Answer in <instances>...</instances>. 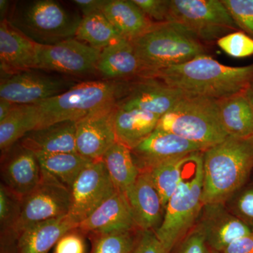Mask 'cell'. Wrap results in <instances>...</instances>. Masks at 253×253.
Listing matches in <instances>:
<instances>
[{"label": "cell", "instance_id": "16", "mask_svg": "<svg viewBox=\"0 0 253 253\" xmlns=\"http://www.w3.org/2000/svg\"><path fill=\"white\" fill-rule=\"evenodd\" d=\"M206 148L169 131L155 129L141 144L131 150L139 170L173 158L204 152Z\"/></svg>", "mask_w": 253, "mask_h": 253}, {"label": "cell", "instance_id": "20", "mask_svg": "<svg viewBox=\"0 0 253 253\" xmlns=\"http://www.w3.org/2000/svg\"><path fill=\"white\" fill-rule=\"evenodd\" d=\"M78 228L86 236L139 230L126 195L118 190Z\"/></svg>", "mask_w": 253, "mask_h": 253}, {"label": "cell", "instance_id": "32", "mask_svg": "<svg viewBox=\"0 0 253 253\" xmlns=\"http://www.w3.org/2000/svg\"><path fill=\"white\" fill-rule=\"evenodd\" d=\"M31 131L23 105H16L9 116L0 122V149L1 154Z\"/></svg>", "mask_w": 253, "mask_h": 253}, {"label": "cell", "instance_id": "26", "mask_svg": "<svg viewBox=\"0 0 253 253\" xmlns=\"http://www.w3.org/2000/svg\"><path fill=\"white\" fill-rule=\"evenodd\" d=\"M159 116L141 110L117 106L114 118L116 141L133 150L156 129Z\"/></svg>", "mask_w": 253, "mask_h": 253}, {"label": "cell", "instance_id": "45", "mask_svg": "<svg viewBox=\"0 0 253 253\" xmlns=\"http://www.w3.org/2000/svg\"><path fill=\"white\" fill-rule=\"evenodd\" d=\"M11 6H10V1L7 0H1L0 1V16H1V21L6 19V16H8V12L11 10Z\"/></svg>", "mask_w": 253, "mask_h": 253}, {"label": "cell", "instance_id": "11", "mask_svg": "<svg viewBox=\"0 0 253 253\" xmlns=\"http://www.w3.org/2000/svg\"><path fill=\"white\" fill-rule=\"evenodd\" d=\"M116 191L102 161H91L71 187L68 217L79 225Z\"/></svg>", "mask_w": 253, "mask_h": 253}, {"label": "cell", "instance_id": "29", "mask_svg": "<svg viewBox=\"0 0 253 253\" xmlns=\"http://www.w3.org/2000/svg\"><path fill=\"white\" fill-rule=\"evenodd\" d=\"M75 38L100 51L125 39L102 11L83 17Z\"/></svg>", "mask_w": 253, "mask_h": 253}, {"label": "cell", "instance_id": "8", "mask_svg": "<svg viewBox=\"0 0 253 253\" xmlns=\"http://www.w3.org/2000/svg\"><path fill=\"white\" fill-rule=\"evenodd\" d=\"M168 22L179 25L199 40L219 39L236 28L219 0H169Z\"/></svg>", "mask_w": 253, "mask_h": 253}, {"label": "cell", "instance_id": "3", "mask_svg": "<svg viewBox=\"0 0 253 253\" xmlns=\"http://www.w3.org/2000/svg\"><path fill=\"white\" fill-rule=\"evenodd\" d=\"M204 205L224 204L249 177L253 168V136H227L203 153Z\"/></svg>", "mask_w": 253, "mask_h": 253}, {"label": "cell", "instance_id": "2", "mask_svg": "<svg viewBox=\"0 0 253 253\" xmlns=\"http://www.w3.org/2000/svg\"><path fill=\"white\" fill-rule=\"evenodd\" d=\"M126 84L105 80L86 81L41 102L23 105L31 131L56 123L77 122L93 111L116 102L124 92Z\"/></svg>", "mask_w": 253, "mask_h": 253}, {"label": "cell", "instance_id": "19", "mask_svg": "<svg viewBox=\"0 0 253 253\" xmlns=\"http://www.w3.org/2000/svg\"><path fill=\"white\" fill-rule=\"evenodd\" d=\"M125 195L137 229L157 230L164 217L165 208L147 171L140 170L134 185Z\"/></svg>", "mask_w": 253, "mask_h": 253}, {"label": "cell", "instance_id": "25", "mask_svg": "<svg viewBox=\"0 0 253 253\" xmlns=\"http://www.w3.org/2000/svg\"><path fill=\"white\" fill-rule=\"evenodd\" d=\"M102 12L123 38L130 42L147 33L156 23L133 0H106Z\"/></svg>", "mask_w": 253, "mask_h": 253}, {"label": "cell", "instance_id": "7", "mask_svg": "<svg viewBox=\"0 0 253 253\" xmlns=\"http://www.w3.org/2000/svg\"><path fill=\"white\" fill-rule=\"evenodd\" d=\"M156 129L173 133L206 149L229 136L219 119L218 100L191 94L161 116Z\"/></svg>", "mask_w": 253, "mask_h": 253}, {"label": "cell", "instance_id": "46", "mask_svg": "<svg viewBox=\"0 0 253 253\" xmlns=\"http://www.w3.org/2000/svg\"><path fill=\"white\" fill-rule=\"evenodd\" d=\"M250 89H251V92H252L253 95V82L251 83V85H250Z\"/></svg>", "mask_w": 253, "mask_h": 253}, {"label": "cell", "instance_id": "35", "mask_svg": "<svg viewBox=\"0 0 253 253\" xmlns=\"http://www.w3.org/2000/svg\"><path fill=\"white\" fill-rule=\"evenodd\" d=\"M236 26L253 36V0H221Z\"/></svg>", "mask_w": 253, "mask_h": 253}, {"label": "cell", "instance_id": "42", "mask_svg": "<svg viewBox=\"0 0 253 253\" xmlns=\"http://www.w3.org/2000/svg\"><path fill=\"white\" fill-rule=\"evenodd\" d=\"M237 210L241 216L253 220V190L246 191L239 198Z\"/></svg>", "mask_w": 253, "mask_h": 253}, {"label": "cell", "instance_id": "34", "mask_svg": "<svg viewBox=\"0 0 253 253\" xmlns=\"http://www.w3.org/2000/svg\"><path fill=\"white\" fill-rule=\"evenodd\" d=\"M217 45L223 51L234 58L253 55V39L243 32H233L217 40Z\"/></svg>", "mask_w": 253, "mask_h": 253}, {"label": "cell", "instance_id": "1", "mask_svg": "<svg viewBox=\"0 0 253 253\" xmlns=\"http://www.w3.org/2000/svg\"><path fill=\"white\" fill-rule=\"evenodd\" d=\"M188 94L219 100L247 89L253 82V64L234 67L207 54L160 70L151 77Z\"/></svg>", "mask_w": 253, "mask_h": 253}, {"label": "cell", "instance_id": "37", "mask_svg": "<svg viewBox=\"0 0 253 253\" xmlns=\"http://www.w3.org/2000/svg\"><path fill=\"white\" fill-rule=\"evenodd\" d=\"M85 236L78 227L68 231L56 243L54 253H89L86 251Z\"/></svg>", "mask_w": 253, "mask_h": 253}, {"label": "cell", "instance_id": "30", "mask_svg": "<svg viewBox=\"0 0 253 253\" xmlns=\"http://www.w3.org/2000/svg\"><path fill=\"white\" fill-rule=\"evenodd\" d=\"M189 156L190 155L173 158L144 169L149 173L155 188L162 199L165 210L168 201L182 180Z\"/></svg>", "mask_w": 253, "mask_h": 253}, {"label": "cell", "instance_id": "23", "mask_svg": "<svg viewBox=\"0 0 253 253\" xmlns=\"http://www.w3.org/2000/svg\"><path fill=\"white\" fill-rule=\"evenodd\" d=\"M36 154L78 153L76 122L67 121L35 129L18 141Z\"/></svg>", "mask_w": 253, "mask_h": 253}, {"label": "cell", "instance_id": "44", "mask_svg": "<svg viewBox=\"0 0 253 253\" xmlns=\"http://www.w3.org/2000/svg\"><path fill=\"white\" fill-rule=\"evenodd\" d=\"M0 253H15L14 241L7 236H1V248Z\"/></svg>", "mask_w": 253, "mask_h": 253}, {"label": "cell", "instance_id": "36", "mask_svg": "<svg viewBox=\"0 0 253 253\" xmlns=\"http://www.w3.org/2000/svg\"><path fill=\"white\" fill-rule=\"evenodd\" d=\"M172 251H174L173 253H211V249L208 246L204 232L198 224Z\"/></svg>", "mask_w": 253, "mask_h": 253}, {"label": "cell", "instance_id": "17", "mask_svg": "<svg viewBox=\"0 0 253 253\" xmlns=\"http://www.w3.org/2000/svg\"><path fill=\"white\" fill-rule=\"evenodd\" d=\"M198 225L204 232L210 249L222 253L236 240L253 232L239 218L226 211L224 204L204 205Z\"/></svg>", "mask_w": 253, "mask_h": 253}, {"label": "cell", "instance_id": "15", "mask_svg": "<svg viewBox=\"0 0 253 253\" xmlns=\"http://www.w3.org/2000/svg\"><path fill=\"white\" fill-rule=\"evenodd\" d=\"M1 175L2 184L23 199L39 185L42 172L36 154L18 142L1 154Z\"/></svg>", "mask_w": 253, "mask_h": 253}, {"label": "cell", "instance_id": "39", "mask_svg": "<svg viewBox=\"0 0 253 253\" xmlns=\"http://www.w3.org/2000/svg\"><path fill=\"white\" fill-rule=\"evenodd\" d=\"M131 253H168L154 231H139L134 249Z\"/></svg>", "mask_w": 253, "mask_h": 253}, {"label": "cell", "instance_id": "4", "mask_svg": "<svg viewBox=\"0 0 253 253\" xmlns=\"http://www.w3.org/2000/svg\"><path fill=\"white\" fill-rule=\"evenodd\" d=\"M203 153L190 155L182 180L168 201L162 222L155 231L168 253L194 227L204 208Z\"/></svg>", "mask_w": 253, "mask_h": 253}, {"label": "cell", "instance_id": "38", "mask_svg": "<svg viewBox=\"0 0 253 253\" xmlns=\"http://www.w3.org/2000/svg\"><path fill=\"white\" fill-rule=\"evenodd\" d=\"M148 16L156 23L168 22L169 0H133Z\"/></svg>", "mask_w": 253, "mask_h": 253}, {"label": "cell", "instance_id": "24", "mask_svg": "<svg viewBox=\"0 0 253 253\" xmlns=\"http://www.w3.org/2000/svg\"><path fill=\"white\" fill-rule=\"evenodd\" d=\"M219 119L228 136L236 138L253 136V95L247 89L218 100Z\"/></svg>", "mask_w": 253, "mask_h": 253}, {"label": "cell", "instance_id": "47", "mask_svg": "<svg viewBox=\"0 0 253 253\" xmlns=\"http://www.w3.org/2000/svg\"><path fill=\"white\" fill-rule=\"evenodd\" d=\"M211 253H220L216 252V251H212V250H211Z\"/></svg>", "mask_w": 253, "mask_h": 253}, {"label": "cell", "instance_id": "31", "mask_svg": "<svg viewBox=\"0 0 253 253\" xmlns=\"http://www.w3.org/2000/svg\"><path fill=\"white\" fill-rule=\"evenodd\" d=\"M139 230L111 234H89V253H131Z\"/></svg>", "mask_w": 253, "mask_h": 253}, {"label": "cell", "instance_id": "28", "mask_svg": "<svg viewBox=\"0 0 253 253\" xmlns=\"http://www.w3.org/2000/svg\"><path fill=\"white\" fill-rule=\"evenodd\" d=\"M42 171L71 189L75 181L91 160L78 153L36 154Z\"/></svg>", "mask_w": 253, "mask_h": 253}, {"label": "cell", "instance_id": "43", "mask_svg": "<svg viewBox=\"0 0 253 253\" xmlns=\"http://www.w3.org/2000/svg\"><path fill=\"white\" fill-rule=\"evenodd\" d=\"M16 106V104H13L11 101L0 99V122L4 121Z\"/></svg>", "mask_w": 253, "mask_h": 253}, {"label": "cell", "instance_id": "41", "mask_svg": "<svg viewBox=\"0 0 253 253\" xmlns=\"http://www.w3.org/2000/svg\"><path fill=\"white\" fill-rule=\"evenodd\" d=\"M72 2L81 10L83 14L82 16L85 17L94 13L102 11L106 0H74Z\"/></svg>", "mask_w": 253, "mask_h": 253}, {"label": "cell", "instance_id": "10", "mask_svg": "<svg viewBox=\"0 0 253 253\" xmlns=\"http://www.w3.org/2000/svg\"><path fill=\"white\" fill-rule=\"evenodd\" d=\"M71 204V189L42 172L39 185L23 198L19 219L9 234L13 236L37 223L67 216Z\"/></svg>", "mask_w": 253, "mask_h": 253}, {"label": "cell", "instance_id": "40", "mask_svg": "<svg viewBox=\"0 0 253 253\" xmlns=\"http://www.w3.org/2000/svg\"><path fill=\"white\" fill-rule=\"evenodd\" d=\"M221 253H253V231L236 240Z\"/></svg>", "mask_w": 253, "mask_h": 253}, {"label": "cell", "instance_id": "12", "mask_svg": "<svg viewBox=\"0 0 253 253\" xmlns=\"http://www.w3.org/2000/svg\"><path fill=\"white\" fill-rule=\"evenodd\" d=\"M100 52L76 38L54 45H40L37 69L69 76L91 74L96 71Z\"/></svg>", "mask_w": 253, "mask_h": 253}, {"label": "cell", "instance_id": "27", "mask_svg": "<svg viewBox=\"0 0 253 253\" xmlns=\"http://www.w3.org/2000/svg\"><path fill=\"white\" fill-rule=\"evenodd\" d=\"M101 161L116 190L126 194L134 185L140 173L131 150L116 142L104 154Z\"/></svg>", "mask_w": 253, "mask_h": 253}, {"label": "cell", "instance_id": "22", "mask_svg": "<svg viewBox=\"0 0 253 253\" xmlns=\"http://www.w3.org/2000/svg\"><path fill=\"white\" fill-rule=\"evenodd\" d=\"M96 71L105 81L142 78L144 70L131 42L123 39L101 50Z\"/></svg>", "mask_w": 253, "mask_h": 253}, {"label": "cell", "instance_id": "18", "mask_svg": "<svg viewBox=\"0 0 253 253\" xmlns=\"http://www.w3.org/2000/svg\"><path fill=\"white\" fill-rule=\"evenodd\" d=\"M40 44L24 36L7 19L0 23V69L1 74L37 69Z\"/></svg>", "mask_w": 253, "mask_h": 253}, {"label": "cell", "instance_id": "6", "mask_svg": "<svg viewBox=\"0 0 253 253\" xmlns=\"http://www.w3.org/2000/svg\"><path fill=\"white\" fill-rule=\"evenodd\" d=\"M131 43L144 70L142 78L206 54L199 38L172 22L155 23Z\"/></svg>", "mask_w": 253, "mask_h": 253}, {"label": "cell", "instance_id": "33", "mask_svg": "<svg viewBox=\"0 0 253 253\" xmlns=\"http://www.w3.org/2000/svg\"><path fill=\"white\" fill-rule=\"evenodd\" d=\"M22 199L0 184V225L1 234H9L17 224L21 212Z\"/></svg>", "mask_w": 253, "mask_h": 253}, {"label": "cell", "instance_id": "14", "mask_svg": "<svg viewBox=\"0 0 253 253\" xmlns=\"http://www.w3.org/2000/svg\"><path fill=\"white\" fill-rule=\"evenodd\" d=\"M187 94L158 78H140L127 83L116 104L120 109L141 110L161 117Z\"/></svg>", "mask_w": 253, "mask_h": 253}, {"label": "cell", "instance_id": "13", "mask_svg": "<svg viewBox=\"0 0 253 253\" xmlns=\"http://www.w3.org/2000/svg\"><path fill=\"white\" fill-rule=\"evenodd\" d=\"M116 103L103 106L76 122L78 154L91 161H99L117 142L114 126Z\"/></svg>", "mask_w": 253, "mask_h": 253}, {"label": "cell", "instance_id": "5", "mask_svg": "<svg viewBox=\"0 0 253 253\" xmlns=\"http://www.w3.org/2000/svg\"><path fill=\"white\" fill-rule=\"evenodd\" d=\"M9 18L14 27L40 45H54L76 37L83 16L55 0L18 1Z\"/></svg>", "mask_w": 253, "mask_h": 253}, {"label": "cell", "instance_id": "9", "mask_svg": "<svg viewBox=\"0 0 253 253\" xmlns=\"http://www.w3.org/2000/svg\"><path fill=\"white\" fill-rule=\"evenodd\" d=\"M41 71L32 69L12 75L1 74L0 99L16 105L35 104L62 94L78 84L71 78Z\"/></svg>", "mask_w": 253, "mask_h": 253}, {"label": "cell", "instance_id": "21", "mask_svg": "<svg viewBox=\"0 0 253 253\" xmlns=\"http://www.w3.org/2000/svg\"><path fill=\"white\" fill-rule=\"evenodd\" d=\"M68 216L37 223L14 235L15 253H49L63 235L78 227Z\"/></svg>", "mask_w": 253, "mask_h": 253}]
</instances>
